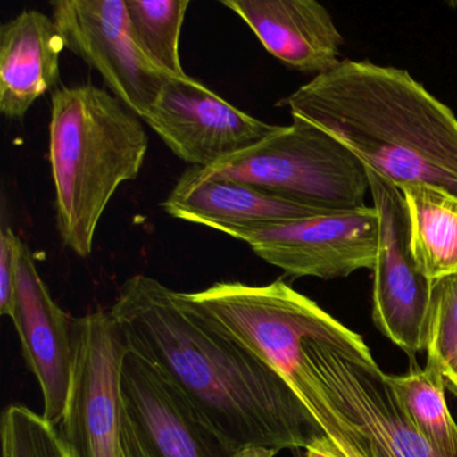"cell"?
<instances>
[{
  "instance_id": "cell-16",
  "label": "cell",
  "mask_w": 457,
  "mask_h": 457,
  "mask_svg": "<svg viewBox=\"0 0 457 457\" xmlns=\"http://www.w3.org/2000/svg\"><path fill=\"white\" fill-rule=\"evenodd\" d=\"M405 199L411 253L428 279L457 275V196L428 184L398 187Z\"/></svg>"
},
{
  "instance_id": "cell-17",
  "label": "cell",
  "mask_w": 457,
  "mask_h": 457,
  "mask_svg": "<svg viewBox=\"0 0 457 457\" xmlns=\"http://www.w3.org/2000/svg\"><path fill=\"white\" fill-rule=\"evenodd\" d=\"M409 419L438 457H457V424L445 400V381L435 362L403 376L387 374Z\"/></svg>"
},
{
  "instance_id": "cell-23",
  "label": "cell",
  "mask_w": 457,
  "mask_h": 457,
  "mask_svg": "<svg viewBox=\"0 0 457 457\" xmlns=\"http://www.w3.org/2000/svg\"><path fill=\"white\" fill-rule=\"evenodd\" d=\"M304 457H344L341 452L325 435L315 438L307 448H304Z\"/></svg>"
},
{
  "instance_id": "cell-22",
  "label": "cell",
  "mask_w": 457,
  "mask_h": 457,
  "mask_svg": "<svg viewBox=\"0 0 457 457\" xmlns=\"http://www.w3.org/2000/svg\"><path fill=\"white\" fill-rule=\"evenodd\" d=\"M124 449L125 457H154L128 416L127 411L124 416Z\"/></svg>"
},
{
  "instance_id": "cell-8",
  "label": "cell",
  "mask_w": 457,
  "mask_h": 457,
  "mask_svg": "<svg viewBox=\"0 0 457 457\" xmlns=\"http://www.w3.org/2000/svg\"><path fill=\"white\" fill-rule=\"evenodd\" d=\"M368 176L378 215L373 320L385 337L413 355L427 349L433 282L414 261L403 192L370 170Z\"/></svg>"
},
{
  "instance_id": "cell-2",
  "label": "cell",
  "mask_w": 457,
  "mask_h": 457,
  "mask_svg": "<svg viewBox=\"0 0 457 457\" xmlns=\"http://www.w3.org/2000/svg\"><path fill=\"white\" fill-rule=\"evenodd\" d=\"M395 186L457 196V119L403 69L344 60L278 104Z\"/></svg>"
},
{
  "instance_id": "cell-14",
  "label": "cell",
  "mask_w": 457,
  "mask_h": 457,
  "mask_svg": "<svg viewBox=\"0 0 457 457\" xmlns=\"http://www.w3.org/2000/svg\"><path fill=\"white\" fill-rule=\"evenodd\" d=\"M168 215L223 232L320 215L322 211L231 179L199 180L186 172L162 202Z\"/></svg>"
},
{
  "instance_id": "cell-10",
  "label": "cell",
  "mask_w": 457,
  "mask_h": 457,
  "mask_svg": "<svg viewBox=\"0 0 457 457\" xmlns=\"http://www.w3.org/2000/svg\"><path fill=\"white\" fill-rule=\"evenodd\" d=\"M144 121L183 162L208 168L277 132L189 76L168 77Z\"/></svg>"
},
{
  "instance_id": "cell-24",
  "label": "cell",
  "mask_w": 457,
  "mask_h": 457,
  "mask_svg": "<svg viewBox=\"0 0 457 457\" xmlns=\"http://www.w3.org/2000/svg\"><path fill=\"white\" fill-rule=\"evenodd\" d=\"M278 451L264 448H245L235 453L234 457H274Z\"/></svg>"
},
{
  "instance_id": "cell-12",
  "label": "cell",
  "mask_w": 457,
  "mask_h": 457,
  "mask_svg": "<svg viewBox=\"0 0 457 457\" xmlns=\"http://www.w3.org/2000/svg\"><path fill=\"white\" fill-rule=\"evenodd\" d=\"M125 411L154 457H234L237 449L154 365L128 353L122 368Z\"/></svg>"
},
{
  "instance_id": "cell-5",
  "label": "cell",
  "mask_w": 457,
  "mask_h": 457,
  "mask_svg": "<svg viewBox=\"0 0 457 457\" xmlns=\"http://www.w3.org/2000/svg\"><path fill=\"white\" fill-rule=\"evenodd\" d=\"M186 173L199 180L245 181L322 212L360 210L370 192L362 162L338 140L298 117L258 145Z\"/></svg>"
},
{
  "instance_id": "cell-20",
  "label": "cell",
  "mask_w": 457,
  "mask_h": 457,
  "mask_svg": "<svg viewBox=\"0 0 457 457\" xmlns=\"http://www.w3.org/2000/svg\"><path fill=\"white\" fill-rule=\"evenodd\" d=\"M2 456L71 457L57 427L23 405H10L2 416Z\"/></svg>"
},
{
  "instance_id": "cell-3",
  "label": "cell",
  "mask_w": 457,
  "mask_h": 457,
  "mask_svg": "<svg viewBox=\"0 0 457 457\" xmlns=\"http://www.w3.org/2000/svg\"><path fill=\"white\" fill-rule=\"evenodd\" d=\"M283 381L344 457H438L362 337L325 310Z\"/></svg>"
},
{
  "instance_id": "cell-1",
  "label": "cell",
  "mask_w": 457,
  "mask_h": 457,
  "mask_svg": "<svg viewBox=\"0 0 457 457\" xmlns=\"http://www.w3.org/2000/svg\"><path fill=\"white\" fill-rule=\"evenodd\" d=\"M111 312L130 352L162 371L237 452L295 451L323 436L271 368L199 325L154 278L125 280Z\"/></svg>"
},
{
  "instance_id": "cell-7",
  "label": "cell",
  "mask_w": 457,
  "mask_h": 457,
  "mask_svg": "<svg viewBox=\"0 0 457 457\" xmlns=\"http://www.w3.org/2000/svg\"><path fill=\"white\" fill-rule=\"evenodd\" d=\"M226 235L247 243L259 258L291 277L338 279L358 270H374L378 215L371 205L255 228L231 229Z\"/></svg>"
},
{
  "instance_id": "cell-9",
  "label": "cell",
  "mask_w": 457,
  "mask_h": 457,
  "mask_svg": "<svg viewBox=\"0 0 457 457\" xmlns=\"http://www.w3.org/2000/svg\"><path fill=\"white\" fill-rule=\"evenodd\" d=\"M65 49L96 69L128 109L145 119L167 81L136 44L125 0H54Z\"/></svg>"
},
{
  "instance_id": "cell-13",
  "label": "cell",
  "mask_w": 457,
  "mask_h": 457,
  "mask_svg": "<svg viewBox=\"0 0 457 457\" xmlns=\"http://www.w3.org/2000/svg\"><path fill=\"white\" fill-rule=\"evenodd\" d=\"M264 49L294 71L328 73L339 65L344 38L314 0H224Z\"/></svg>"
},
{
  "instance_id": "cell-4",
  "label": "cell",
  "mask_w": 457,
  "mask_h": 457,
  "mask_svg": "<svg viewBox=\"0 0 457 457\" xmlns=\"http://www.w3.org/2000/svg\"><path fill=\"white\" fill-rule=\"evenodd\" d=\"M140 120L92 84L53 93L49 160L57 228L79 258L92 255L98 224L117 189L140 175L149 148Z\"/></svg>"
},
{
  "instance_id": "cell-15",
  "label": "cell",
  "mask_w": 457,
  "mask_h": 457,
  "mask_svg": "<svg viewBox=\"0 0 457 457\" xmlns=\"http://www.w3.org/2000/svg\"><path fill=\"white\" fill-rule=\"evenodd\" d=\"M65 49L53 18L26 10L0 28V112L23 120L38 98L60 79V57Z\"/></svg>"
},
{
  "instance_id": "cell-25",
  "label": "cell",
  "mask_w": 457,
  "mask_h": 457,
  "mask_svg": "<svg viewBox=\"0 0 457 457\" xmlns=\"http://www.w3.org/2000/svg\"><path fill=\"white\" fill-rule=\"evenodd\" d=\"M295 457H304V452H301V449H295Z\"/></svg>"
},
{
  "instance_id": "cell-18",
  "label": "cell",
  "mask_w": 457,
  "mask_h": 457,
  "mask_svg": "<svg viewBox=\"0 0 457 457\" xmlns=\"http://www.w3.org/2000/svg\"><path fill=\"white\" fill-rule=\"evenodd\" d=\"M189 4V0H125L136 44L167 76H186L180 60V37Z\"/></svg>"
},
{
  "instance_id": "cell-21",
  "label": "cell",
  "mask_w": 457,
  "mask_h": 457,
  "mask_svg": "<svg viewBox=\"0 0 457 457\" xmlns=\"http://www.w3.org/2000/svg\"><path fill=\"white\" fill-rule=\"evenodd\" d=\"M17 237L12 227L4 223L0 229V314L12 317L17 283Z\"/></svg>"
},
{
  "instance_id": "cell-11",
  "label": "cell",
  "mask_w": 457,
  "mask_h": 457,
  "mask_svg": "<svg viewBox=\"0 0 457 457\" xmlns=\"http://www.w3.org/2000/svg\"><path fill=\"white\" fill-rule=\"evenodd\" d=\"M10 318L20 337L26 365L41 387L42 416L57 427L71 390L74 318L53 299L37 269L34 253L22 239L18 243L14 309Z\"/></svg>"
},
{
  "instance_id": "cell-6",
  "label": "cell",
  "mask_w": 457,
  "mask_h": 457,
  "mask_svg": "<svg viewBox=\"0 0 457 457\" xmlns=\"http://www.w3.org/2000/svg\"><path fill=\"white\" fill-rule=\"evenodd\" d=\"M128 353L111 310L74 318L71 390L57 425L71 457H125L122 368Z\"/></svg>"
},
{
  "instance_id": "cell-19",
  "label": "cell",
  "mask_w": 457,
  "mask_h": 457,
  "mask_svg": "<svg viewBox=\"0 0 457 457\" xmlns=\"http://www.w3.org/2000/svg\"><path fill=\"white\" fill-rule=\"evenodd\" d=\"M425 350L457 395V275L433 280Z\"/></svg>"
}]
</instances>
